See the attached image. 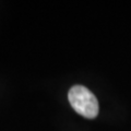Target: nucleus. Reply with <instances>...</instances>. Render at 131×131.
Here are the masks:
<instances>
[{"instance_id":"1","label":"nucleus","mask_w":131,"mask_h":131,"mask_svg":"<svg viewBox=\"0 0 131 131\" xmlns=\"http://www.w3.org/2000/svg\"><path fill=\"white\" fill-rule=\"evenodd\" d=\"M68 98L72 108L78 114L88 119L97 117L100 107L95 95L83 85H74L68 93Z\"/></svg>"}]
</instances>
